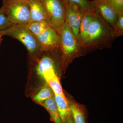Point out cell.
Returning a JSON list of instances; mask_svg holds the SVG:
<instances>
[{"label": "cell", "instance_id": "1", "mask_svg": "<svg viewBox=\"0 0 123 123\" xmlns=\"http://www.w3.org/2000/svg\"><path fill=\"white\" fill-rule=\"evenodd\" d=\"M115 39L112 27L95 11L84 50L108 48Z\"/></svg>", "mask_w": 123, "mask_h": 123}, {"label": "cell", "instance_id": "2", "mask_svg": "<svg viewBox=\"0 0 123 123\" xmlns=\"http://www.w3.org/2000/svg\"><path fill=\"white\" fill-rule=\"evenodd\" d=\"M0 34L2 36H8L22 43L26 48L31 62L37 59L43 52L36 36L25 25L12 24L0 31Z\"/></svg>", "mask_w": 123, "mask_h": 123}, {"label": "cell", "instance_id": "3", "mask_svg": "<svg viewBox=\"0 0 123 123\" xmlns=\"http://www.w3.org/2000/svg\"><path fill=\"white\" fill-rule=\"evenodd\" d=\"M62 67L64 68L72 60L84 51L66 21L58 32Z\"/></svg>", "mask_w": 123, "mask_h": 123}, {"label": "cell", "instance_id": "4", "mask_svg": "<svg viewBox=\"0 0 123 123\" xmlns=\"http://www.w3.org/2000/svg\"><path fill=\"white\" fill-rule=\"evenodd\" d=\"M0 8L12 24L25 25L31 22L28 1L25 0H2Z\"/></svg>", "mask_w": 123, "mask_h": 123}, {"label": "cell", "instance_id": "5", "mask_svg": "<svg viewBox=\"0 0 123 123\" xmlns=\"http://www.w3.org/2000/svg\"><path fill=\"white\" fill-rule=\"evenodd\" d=\"M48 13L51 26L59 32L66 21V11L61 0H41Z\"/></svg>", "mask_w": 123, "mask_h": 123}, {"label": "cell", "instance_id": "6", "mask_svg": "<svg viewBox=\"0 0 123 123\" xmlns=\"http://www.w3.org/2000/svg\"><path fill=\"white\" fill-rule=\"evenodd\" d=\"M62 1L65 7L66 22L79 42V29L85 10L72 2Z\"/></svg>", "mask_w": 123, "mask_h": 123}, {"label": "cell", "instance_id": "7", "mask_svg": "<svg viewBox=\"0 0 123 123\" xmlns=\"http://www.w3.org/2000/svg\"><path fill=\"white\" fill-rule=\"evenodd\" d=\"M91 2L94 10L111 26H114L119 15L107 0H93Z\"/></svg>", "mask_w": 123, "mask_h": 123}, {"label": "cell", "instance_id": "8", "mask_svg": "<svg viewBox=\"0 0 123 123\" xmlns=\"http://www.w3.org/2000/svg\"><path fill=\"white\" fill-rule=\"evenodd\" d=\"M36 37L43 51L60 48L59 35L57 31L52 26Z\"/></svg>", "mask_w": 123, "mask_h": 123}, {"label": "cell", "instance_id": "9", "mask_svg": "<svg viewBox=\"0 0 123 123\" xmlns=\"http://www.w3.org/2000/svg\"><path fill=\"white\" fill-rule=\"evenodd\" d=\"M31 21H46L49 22L48 13L41 0H29Z\"/></svg>", "mask_w": 123, "mask_h": 123}, {"label": "cell", "instance_id": "10", "mask_svg": "<svg viewBox=\"0 0 123 123\" xmlns=\"http://www.w3.org/2000/svg\"><path fill=\"white\" fill-rule=\"evenodd\" d=\"M94 10H85L79 29V42L84 50L88 31L94 17Z\"/></svg>", "mask_w": 123, "mask_h": 123}, {"label": "cell", "instance_id": "11", "mask_svg": "<svg viewBox=\"0 0 123 123\" xmlns=\"http://www.w3.org/2000/svg\"><path fill=\"white\" fill-rule=\"evenodd\" d=\"M58 76L57 72H53L45 75L43 80L50 86L53 91L54 94L64 96L62 86Z\"/></svg>", "mask_w": 123, "mask_h": 123}, {"label": "cell", "instance_id": "12", "mask_svg": "<svg viewBox=\"0 0 123 123\" xmlns=\"http://www.w3.org/2000/svg\"><path fill=\"white\" fill-rule=\"evenodd\" d=\"M54 98L62 123H65L68 117L71 114L68 101L65 95L54 94Z\"/></svg>", "mask_w": 123, "mask_h": 123}, {"label": "cell", "instance_id": "13", "mask_svg": "<svg viewBox=\"0 0 123 123\" xmlns=\"http://www.w3.org/2000/svg\"><path fill=\"white\" fill-rule=\"evenodd\" d=\"M47 110L54 123H63L55 102L54 95L44 101L40 105Z\"/></svg>", "mask_w": 123, "mask_h": 123}, {"label": "cell", "instance_id": "14", "mask_svg": "<svg viewBox=\"0 0 123 123\" xmlns=\"http://www.w3.org/2000/svg\"><path fill=\"white\" fill-rule=\"evenodd\" d=\"M53 91L47 84H45L36 93L31 97L32 100L37 104L40 105L44 101L54 96Z\"/></svg>", "mask_w": 123, "mask_h": 123}, {"label": "cell", "instance_id": "15", "mask_svg": "<svg viewBox=\"0 0 123 123\" xmlns=\"http://www.w3.org/2000/svg\"><path fill=\"white\" fill-rule=\"evenodd\" d=\"M25 25L36 36L42 34L51 26L50 23L46 21H31Z\"/></svg>", "mask_w": 123, "mask_h": 123}, {"label": "cell", "instance_id": "16", "mask_svg": "<svg viewBox=\"0 0 123 123\" xmlns=\"http://www.w3.org/2000/svg\"><path fill=\"white\" fill-rule=\"evenodd\" d=\"M71 115L75 123H86L84 110L77 105L71 103L69 105Z\"/></svg>", "mask_w": 123, "mask_h": 123}, {"label": "cell", "instance_id": "17", "mask_svg": "<svg viewBox=\"0 0 123 123\" xmlns=\"http://www.w3.org/2000/svg\"><path fill=\"white\" fill-rule=\"evenodd\" d=\"M113 35L115 38L123 35V14L119 15L118 19L112 27Z\"/></svg>", "mask_w": 123, "mask_h": 123}, {"label": "cell", "instance_id": "18", "mask_svg": "<svg viewBox=\"0 0 123 123\" xmlns=\"http://www.w3.org/2000/svg\"><path fill=\"white\" fill-rule=\"evenodd\" d=\"M66 1L74 3L79 6L84 10H94L91 1L88 0H61Z\"/></svg>", "mask_w": 123, "mask_h": 123}, {"label": "cell", "instance_id": "19", "mask_svg": "<svg viewBox=\"0 0 123 123\" xmlns=\"http://www.w3.org/2000/svg\"><path fill=\"white\" fill-rule=\"evenodd\" d=\"M118 14H123V0H107Z\"/></svg>", "mask_w": 123, "mask_h": 123}, {"label": "cell", "instance_id": "20", "mask_svg": "<svg viewBox=\"0 0 123 123\" xmlns=\"http://www.w3.org/2000/svg\"><path fill=\"white\" fill-rule=\"evenodd\" d=\"M12 25L4 12L0 8V31L6 29Z\"/></svg>", "mask_w": 123, "mask_h": 123}, {"label": "cell", "instance_id": "21", "mask_svg": "<svg viewBox=\"0 0 123 123\" xmlns=\"http://www.w3.org/2000/svg\"><path fill=\"white\" fill-rule=\"evenodd\" d=\"M65 123H75L71 114L68 117Z\"/></svg>", "mask_w": 123, "mask_h": 123}, {"label": "cell", "instance_id": "22", "mask_svg": "<svg viewBox=\"0 0 123 123\" xmlns=\"http://www.w3.org/2000/svg\"><path fill=\"white\" fill-rule=\"evenodd\" d=\"M2 35L0 34V46L1 44L2 40H3V39H2Z\"/></svg>", "mask_w": 123, "mask_h": 123}, {"label": "cell", "instance_id": "23", "mask_svg": "<svg viewBox=\"0 0 123 123\" xmlns=\"http://www.w3.org/2000/svg\"><path fill=\"white\" fill-rule=\"evenodd\" d=\"M26 0V1H28L29 0Z\"/></svg>", "mask_w": 123, "mask_h": 123}]
</instances>
